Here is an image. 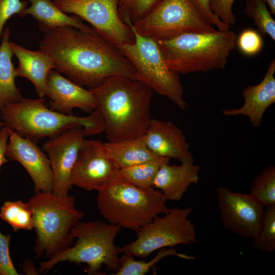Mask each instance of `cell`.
Returning <instances> with one entry per match:
<instances>
[{
	"label": "cell",
	"mask_w": 275,
	"mask_h": 275,
	"mask_svg": "<svg viewBox=\"0 0 275 275\" xmlns=\"http://www.w3.org/2000/svg\"><path fill=\"white\" fill-rule=\"evenodd\" d=\"M45 33L40 50L51 58L55 70L75 84L91 89L113 76L135 79L133 66L118 46L93 29L65 26Z\"/></svg>",
	"instance_id": "cell-1"
},
{
	"label": "cell",
	"mask_w": 275,
	"mask_h": 275,
	"mask_svg": "<svg viewBox=\"0 0 275 275\" xmlns=\"http://www.w3.org/2000/svg\"><path fill=\"white\" fill-rule=\"evenodd\" d=\"M89 90L102 117L107 142L144 135L152 119L154 92L149 87L135 79L116 75Z\"/></svg>",
	"instance_id": "cell-2"
},
{
	"label": "cell",
	"mask_w": 275,
	"mask_h": 275,
	"mask_svg": "<svg viewBox=\"0 0 275 275\" xmlns=\"http://www.w3.org/2000/svg\"><path fill=\"white\" fill-rule=\"evenodd\" d=\"M0 116L6 126L36 143L73 128H83L87 136L104 131V122L97 108L86 117L66 115L48 108L44 97L23 98L6 105Z\"/></svg>",
	"instance_id": "cell-3"
},
{
	"label": "cell",
	"mask_w": 275,
	"mask_h": 275,
	"mask_svg": "<svg viewBox=\"0 0 275 275\" xmlns=\"http://www.w3.org/2000/svg\"><path fill=\"white\" fill-rule=\"evenodd\" d=\"M237 36L229 30L185 33L158 41L167 66L179 74L224 69L236 47Z\"/></svg>",
	"instance_id": "cell-4"
},
{
	"label": "cell",
	"mask_w": 275,
	"mask_h": 275,
	"mask_svg": "<svg viewBox=\"0 0 275 275\" xmlns=\"http://www.w3.org/2000/svg\"><path fill=\"white\" fill-rule=\"evenodd\" d=\"M96 205L108 223L135 232L169 210L159 190L142 189L120 177L96 190Z\"/></svg>",
	"instance_id": "cell-5"
},
{
	"label": "cell",
	"mask_w": 275,
	"mask_h": 275,
	"mask_svg": "<svg viewBox=\"0 0 275 275\" xmlns=\"http://www.w3.org/2000/svg\"><path fill=\"white\" fill-rule=\"evenodd\" d=\"M121 228L100 221L78 222L72 228L71 236L74 244L40 263L41 272L46 273L58 263L69 261L87 264L89 274H98L103 266L118 271L120 266L121 247L115 241Z\"/></svg>",
	"instance_id": "cell-6"
},
{
	"label": "cell",
	"mask_w": 275,
	"mask_h": 275,
	"mask_svg": "<svg viewBox=\"0 0 275 275\" xmlns=\"http://www.w3.org/2000/svg\"><path fill=\"white\" fill-rule=\"evenodd\" d=\"M74 196L37 192L26 202L32 214L36 234L34 253L47 258L72 245V228L84 217L76 208Z\"/></svg>",
	"instance_id": "cell-7"
},
{
	"label": "cell",
	"mask_w": 275,
	"mask_h": 275,
	"mask_svg": "<svg viewBox=\"0 0 275 275\" xmlns=\"http://www.w3.org/2000/svg\"><path fill=\"white\" fill-rule=\"evenodd\" d=\"M128 25L134 34V41L118 46L133 66L135 79L169 99L180 109H185L187 103L179 74L167 66L157 42L140 35L131 24Z\"/></svg>",
	"instance_id": "cell-8"
},
{
	"label": "cell",
	"mask_w": 275,
	"mask_h": 275,
	"mask_svg": "<svg viewBox=\"0 0 275 275\" xmlns=\"http://www.w3.org/2000/svg\"><path fill=\"white\" fill-rule=\"evenodd\" d=\"M131 25L140 35L156 42L185 33H205L216 30L190 0H161L144 18Z\"/></svg>",
	"instance_id": "cell-9"
},
{
	"label": "cell",
	"mask_w": 275,
	"mask_h": 275,
	"mask_svg": "<svg viewBox=\"0 0 275 275\" xmlns=\"http://www.w3.org/2000/svg\"><path fill=\"white\" fill-rule=\"evenodd\" d=\"M191 212L189 208L169 209L137 230L136 238L121 247L122 253L146 258L161 249L196 243L195 227L189 218Z\"/></svg>",
	"instance_id": "cell-10"
},
{
	"label": "cell",
	"mask_w": 275,
	"mask_h": 275,
	"mask_svg": "<svg viewBox=\"0 0 275 275\" xmlns=\"http://www.w3.org/2000/svg\"><path fill=\"white\" fill-rule=\"evenodd\" d=\"M53 2L65 13L87 21L98 34L117 46L134 41L131 26L119 15V0H53Z\"/></svg>",
	"instance_id": "cell-11"
},
{
	"label": "cell",
	"mask_w": 275,
	"mask_h": 275,
	"mask_svg": "<svg viewBox=\"0 0 275 275\" xmlns=\"http://www.w3.org/2000/svg\"><path fill=\"white\" fill-rule=\"evenodd\" d=\"M216 197L221 222L225 229L243 237L258 234L266 207L250 194L232 191L220 186Z\"/></svg>",
	"instance_id": "cell-12"
},
{
	"label": "cell",
	"mask_w": 275,
	"mask_h": 275,
	"mask_svg": "<svg viewBox=\"0 0 275 275\" xmlns=\"http://www.w3.org/2000/svg\"><path fill=\"white\" fill-rule=\"evenodd\" d=\"M119 170L108 155L104 143L85 139L72 171L70 183L86 191L96 190L117 177Z\"/></svg>",
	"instance_id": "cell-13"
},
{
	"label": "cell",
	"mask_w": 275,
	"mask_h": 275,
	"mask_svg": "<svg viewBox=\"0 0 275 275\" xmlns=\"http://www.w3.org/2000/svg\"><path fill=\"white\" fill-rule=\"evenodd\" d=\"M86 136L83 128H73L49 139L44 144L43 149L47 154L53 175V194L68 195L72 187V171L80 145Z\"/></svg>",
	"instance_id": "cell-14"
},
{
	"label": "cell",
	"mask_w": 275,
	"mask_h": 275,
	"mask_svg": "<svg viewBox=\"0 0 275 275\" xmlns=\"http://www.w3.org/2000/svg\"><path fill=\"white\" fill-rule=\"evenodd\" d=\"M9 133L6 157L19 162L25 169L33 182L35 193L52 192L53 178L48 156L32 140L10 129Z\"/></svg>",
	"instance_id": "cell-15"
},
{
	"label": "cell",
	"mask_w": 275,
	"mask_h": 275,
	"mask_svg": "<svg viewBox=\"0 0 275 275\" xmlns=\"http://www.w3.org/2000/svg\"><path fill=\"white\" fill-rule=\"evenodd\" d=\"M45 96L49 100V108L66 115H73L74 108L91 113L97 108L93 94L56 70H51L46 81Z\"/></svg>",
	"instance_id": "cell-16"
},
{
	"label": "cell",
	"mask_w": 275,
	"mask_h": 275,
	"mask_svg": "<svg viewBox=\"0 0 275 275\" xmlns=\"http://www.w3.org/2000/svg\"><path fill=\"white\" fill-rule=\"evenodd\" d=\"M144 138L149 149L157 156L173 158L181 162H194L182 131L171 121L152 118Z\"/></svg>",
	"instance_id": "cell-17"
},
{
	"label": "cell",
	"mask_w": 275,
	"mask_h": 275,
	"mask_svg": "<svg viewBox=\"0 0 275 275\" xmlns=\"http://www.w3.org/2000/svg\"><path fill=\"white\" fill-rule=\"evenodd\" d=\"M275 60L268 64L267 70L262 81L258 84L249 86L242 92L243 105L239 108L224 109L223 114L227 117L245 116L251 125L259 127L267 108L275 102Z\"/></svg>",
	"instance_id": "cell-18"
},
{
	"label": "cell",
	"mask_w": 275,
	"mask_h": 275,
	"mask_svg": "<svg viewBox=\"0 0 275 275\" xmlns=\"http://www.w3.org/2000/svg\"><path fill=\"white\" fill-rule=\"evenodd\" d=\"M200 170V167L194 162L164 163L157 173L153 187L160 190L167 201H179L191 184L198 182Z\"/></svg>",
	"instance_id": "cell-19"
},
{
	"label": "cell",
	"mask_w": 275,
	"mask_h": 275,
	"mask_svg": "<svg viewBox=\"0 0 275 275\" xmlns=\"http://www.w3.org/2000/svg\"><path fill=\"white\" fill-rule=\"evenodd\" d=\"M10 46L18 61V66L15 68L16 76L29 80L38 96H45L47 77L49 72L54 69L51 58L40 50H30L12 41L10 42Z\"/></svg>",
	"instance_id": "cell-20"
},
{
	"label": "cell",
	"mask_w": 275,
	"mask_h": 275,
	"mask_svg": "<svg viewBox=\"0 0 275 275\" xmlns=\"http://www.w3.org/2000/svg\"><path fill=\"white\" fill-rule=\"evenodd\" d=\"M30 5L19 16L23 17L31 15L37 21L39 28L44 33L51 29L65 26H72L85 30L93 28L83 22L78 17L68 15L59 9L50 0H28Z\"/></svg>",
	"instance_id": "cell-21"
},
{
	"label": "cell",
	"mask_w": 275,
	"mask_h": 275,
	"mask_svg": "<svg viewBox=\"0 0 275 275\" xmlns=\"http://www.w3.org/2000/svg\"><path fill=\"white\" fill-rule=\"evenodd\" d=\"M104 146L108 155L119 169L155 160L161 157L149 149L144 135L118 142H107L104 143Z\"/></svg>",
	"instance_id": "cell-22"
},
{
	"label": "cell",
	"mask_w": 275,
	"mask_h": 275,
	"mask_svg": "<svg viewBox=\"0 0 275 275\" xmlns=\"http://www.w3.org/2000/svg\"><path fill=\"white\" fill-rule=\"evenodd\" d=\"M11 31H3L0 44V112L6 105L18 102L23 97L15 84V68L12 61L10 46Z\"/></svg>",
	"instance_id": "cell-23"
},
{
	"label": "cell",
	"mask_w": 275,
	"mask_h": 275,
	"mask_svg": "<svg viewBox=\"0 0 275 275\" xmlns=\"http://www.w3.org/2000/svg\"><path fill=\"white\" fill-rule=\"evenodd\" d=\"M170 159L160 157L131 167L119 169L118 176L130 184L142 189L153 187V183L160 167L169 163Z\"/></svg>",
	"instance_id": "cell-24"
},
{
	"label": "cell",
	"mask_w": 275,
	"mask_h": 275,
	"mask_svg": "<svg viewBox=\"0 0 275 275\" xmlns=\"http://www.w3.org/2000/svg\"><path fill=\"white\" fill-rule=\"evenodd\" d=\"M170 255H176L182 258L192 259L195 258L184 254H178L176 250L171 248L169 249L163 248L159 250L158 253L152 259L148 261L136 260L134 256L127 253L120 258L119 269L112 274L113 275H144L147 274L150 269L162 258Z\"/></svg>",
	"instance_id": "cell-25"
},
{
	"label": "cell",
	"mask_w": 275,
	"mask_h": 275,
	"mask_svg": "<svg viewBox=\"0 0 275 275\" xmlns=\"http://www.w3.org/2000/svg\"><path fill=\"white\" fill-rule=\"evenodd\" d=\"M0 217L11 226L14 231L34 229L31 210L27 203L22 200L5 202L1 207Z\"/></svg>",
	"instance_id": "cell-26"
},
{
	"label": "cell",
	"mask_w": 275,
	"mask_h": 275,
	"mask_svg": "<svg viewBox=\"0 0 275 275\" xmlns=\"http://www.w3.org/2000/svg\"><path fill=\"white\" fill-rule=\"evenodd\" d=\"M250 194L264 207L275 206V167L270 166L253 179Z\"/></svg>",
	"instance_id": "cell-27"
},
{
	"label": "cell",
	"mask_w": 275,
	"mask_h": 275,
	"mask_svg": "<svg viewBox=\"0 0 275 275\" xmlns=\"http://www.w3.org/2000/svg\"><path fill=\"white\" fill-rule=\"evenodd\" d=\"M244 12L254 20L260 33L269 36L275 40V21L268 11L266 4L261 0H247Z\"/></svg>",
	"instance_id": "cell-28"
},
{
	"label": "cell",
	"mask_w": 275,
	"mask_h": 275,
	"mask_svg": "<svg viewBox=\"0 0 275 275\" xmlns=\"http://www.w3.org/2000/svg\"><path fill=\"white\" fill-rule=\"evenodd\" d=\"M161 1L119 0V14L124 22L133 24L147 15Z\"/></svg>",
	"instance_id": "cell-29"
},
{
	"label": "cell",
	"mask_w": 275,
	"mask_h": 275,
	"mask_svg": "<svg viewBox=\"0 0 275 275\" xmlns=\"http://www.w3.org/2000/svg\"><path fill=\"white\" fill-rule=\"evenodd\" d=\"M253 240L255 249L269 253L274 252L275 206L266 207L261 229Z\"/></svg>",
	"instance_id": "cell-30"
},
{
	"label": "cell",
	"mask_w": 275,
	"mask_h": 275,
	"mask_svg": "<svg viewBox=\"0 0 275 275\" xmlns=\"http://www.w3.org/2000/svg\"><path fill=\"white\" fill-rule=\"evenodd\" d=\"M263 38L257 31L252 29L243 30L237 36L236 46L246 56H254L260 53L263 47Z\"/></svg>",
	"instance_id": "cell-31"
},
{
	"label": "cell",
	"mask_w": 275,
	"mask_h": 275,
	"mask_svg": "<svg viewBox=\"0 0 275 275\" xmlns=\"http://www.w3.org/2000/svg\"><path fill=\"white\" fill-rule=\"evenodd\" d=\"M27 1L21 0H0V44L3 28L7 20L13 15L18 16L28 7Z\"/></svg>",
	"instance_id": "cell-32"
},
{
	"label": "cell",
	"mask_w": 275,
	"mask_h": 275,
	"mask_svg": "<svg viewBox=\"0 0 275 275\" xmlns=\"http://www.w3.org/2000/svg\"><path fill=\"white\" fill-rule=\"evenodd\" d=\"M11 236L0 231V275H19L11 260L9 244Z\"/></svg>",
	"instance_id": "cell-33"
},
{
	"label": "cell",
	"mask_w": 275,
	"mask_h": 275,
	"mask_svg": "<svg viewBox=\"0 0 275 275\" xmlns=\"http://www.w3.org/2000/svg\"><path fill=\"white\" fill-rule=\"evenodd\" d=\"M235 0H211L210 7L213 13L229 28L236 21L233 12V4Z\"/></svg>",
	"instance_id": "cell-34"
},
{
	"label": "cell",
	"mask_w": 275,
	"mask_h": 275,
	"mask_svg": "<svg viewBox=\"0 0 275 275\" xmlns=\"http://www.w3.org/2000/svg\"><path fill=\"white\" fill-rule=\"evenodd\" d=\"M195 7L205 19L212 25L215 26L217 30L225 31L229 28L225 24L213 13L210 7L211 0H190Z\"/></svg>",
	"instance_id": "cell-35"
},
{
	"label": "cell",
	"mask_w": 275,
	"mask_h": 275,
	"mask_svg": "<svg viewBox=\"0 0 275 275\" xmlns=\"http://www.w3.org/2000/svg\"><path fill=\"white\" fill-rule=\"evenodd\" d=\"M9 129L6 126L0 128V169L5 163L8 162L6 156V149L9 137Z\"/></svg>",
	"instance_id": "cell-36"
},
{
	"label": "cell",
	"mask_w": 275,
	"mask_h": 275,
	"mask_svg": "<svg viewBox=\"0 0 275 275\" xmlns=\"http://www.w3.org/2000/svg\"><path fill=\"white\" fill-rule=\"evenodd\" d=\"M22 270L25 274L37 275L41 273L31 260H25L22 264Z\"/></svg>",
	"instance_id": "cell-37"
},
{
	"label": "cell",
	"mask_w": 275,
	"mask_h": 275,
	"mask_svg": "<svg viewBox=\"0 0 275 275\" xmlns=\"http://www.w3.org/2000/svg\"><path fill=\"white\" fill-rule=\"evenodd\" d=\"M267 4L272 14H275V0H261Z\"/></svg>",
	"instance_id": "cell-38"
},
{
	"label": "cell",
	"mask_w": 275,
	"mask_h": 275,
	"mask_svg": "<svg viewBox=\"0 0 275 275\" xmlns=\"http://www.w3.org/2000/svg\"><path fill=\"white\" fill-rule=\"evenodd\" d=\"M5 125L4 123H3V122L1 120L0 121V128L4 127Z\"/></svg>",
	"instance_id": "cell-39"
}]
</instances>
